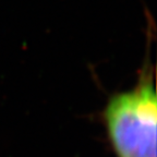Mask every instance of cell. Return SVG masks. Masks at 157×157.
<instances>
[{
  "label": "cell",
  "instance_id": "6da1fadb",
  "mask_svg": "<svg viewBox=\"0 0 157 157\" xmlns=\"http://www.w3.org/2000/svg\"><path fill=\"white\" fill-rule=\"evenodd\" d=\"M99 118L115 157H156L157 96L150 56L135 85L111 94Z\"/></svg>",
  "mask_w": 157,
  "mask_h": 157
}]
</instances>
